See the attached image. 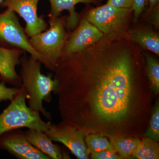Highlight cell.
Wrapping results in <instances>:
<instances>
[{"label":"cell","mask_w":159,"mask_h":159,"mask_svg":"<svg viewBox=\"0 0 159 159\" xmlns=\"http://www.w3.org/2000/svg\"><path fill=\"white\" fill-rule=\"evenodd\" d=\"M102 0H98V1H100V2H102Z\"/></svg>","instance_id":"4316f807"},{"label":"cell","mask_w":159,"mask_h":159,"mask_svg":"<svg viewBox=\"0 0 159 159\" xmlns=\"http://www.w3.org/2000/svg\"><path fill=\"white\" fill-rule=\"evenodd\" d=\"M41 65L34 57H27L24 54L20 58V76L29 108L51 119V115L44 108L43 102L51 101V93L55 92L57 82L51 74L47 76L42 73Z\"/></svg>","instance_id":"7a4b0ae2"},{"label":"cell","mask_w":159,"mask_h":159,"mask_svg":"<svg viewBox=\"0 0 159 159\" xmlns=\"http://www.w3.org/2000/svg\"><path fill=\"white\" fill-rule=\"evenodd\" d=\"M147 59V69L148 78L151 86L155 93L159 92V63L156 59L148 55Z\"/></svg>","instance_id":"ac0fdd59"},{"label":"cell","mask_w":159,"mask_h":159,"mask_svg":"<svg viewBox=\"0 0 159 159\" xmlns=\"http://www.w3.org/2000/svg\"><path fill=\"white\" fill-rule=\"evenodd\" d=\"M3 0H0V5H1L2 3V2Z\"/></svg>","instance_id":"484cf974"},{"label":"cell","mask_w":159,"mask_h":159,"mask_svg":"<svg viewBox=\"0 0 159 159\" xmlns=\"http://www.w3.org/2000/svg\"><path fill=\"white\" fill-rule=\"evenodd\" d=\"M24 133L30 143L51 159H61L63 157L60 149L52 142L44 133L40 130L29 129Z\"/></svg>","instance_id":"4fadbf2b"},{"label":"cell","mask_w":159,"mask_h":159,"mask_svg":"<svg viewBox=\"0 0 159 159\" xmlns=\"http://www.w3.org/2000/svg\"><path fill=\"white\" fill-rule=\"evenodd\" d=\"M140 140L134 138L111 137V143L121 158L127 159L132 156L134 151Z\"/></svg>","instance_id":"2e32d148"},{"label":"cell","mask_w":159,"mask_h":159,"mask_svg":"<svg viewBox=\"0 0 159 159\" xmlns=\"http://www.w3.org/2000/svg\"><path fill=\"white\" fill-rule=\"evenodd\" d=\"M159 0H145V7L148 6L147 13L148 14L157 6H159Z\"/></svg>","instance_id":"d4e9b609"},{"label":"cell","mask_w":159,"mask_h":159,"mask_svg":"<svg viewBox=\"0 0 159 159\" xmlns=\"http://www.w3.org/2000/svg\"><path fill=\"white\" fill-rule=\"evenodd\" d=\"M145 137L150 138L154 141L159 140V107L158 103L154 107L152 115L148 130L145 134Z\"/></svg>","instance_id":"d6986e66"},{"label":"cell","mask_w":159,"mask_h":159,"mask_svg":"<svg viewBox=\"0 0 159 159\" xmlns=\"http://www.w3.org/2000/svg\"><path fill=\"white\" fill-rule=\"evenodd\" d=\"M132 157L138 159H158L159 144L153 139L145 137L140 140Z\"/></svg>","instance_id":"9a60e30c"},{"label":"cell","mask_w":159,"mask_h":159,"mask_svg":"<svg viewBox=\"0 0 159 159\" xmlns=\"http://www.w3.org/2000/svg\"><path fill=\"white\" fill-rule=\"evenodd\" d=\"M85 140L87 148L92 154L104 150L116 151L106 138L99 135L92 134L87 136Z\"/></svg>","instance_id":"e0dca14e"},{"label":"cell","mask_w":159,"mask_h":159,"mask_svg":"<svg viewBox=\"0 0 159 159\" xmlns=\"http://www.w3.org/2000/svg\"><path fill=\"white\" fill-rule=\"evenodd\" d=\"M51 6L49 16L59 17L64 10H68L69 16L67 19V28L73 30L78 25L79 16L75 11V6L79 3L99 4L98 0H48Z\"/></svg>","instance_id":"7c38bea8"},{"label":"cell","mask_w":159,"mask_h":159,"mask_svg":"<svg viewBox=\"0 0 159 159\" xmlns=\"http://www.w3.org/2000/svg\"><path fill=\"white\" fill-rule=\"evenodd\" d=\"M44 133L51 141L65 145L77 158H89L90 152L86 146L83 131L64 122L57 125L51 123Z\"/></svg>","instance_id":"52a82bcc"},{"label":"cell","mask_w":159,"mask_h":159,"mask_svg":"<svg viewBox=\"0 0 159 159\" xmlns=\"http://www.w3.org/2000/svg\"><path fill=\"white\" fill-rule=\"evenodd\" d=\"M103 35L97 27L83 19L68 38L62 56L81 52L99 41Z\"/></svg>","instance_id":"30bf717a"},{"label":"cell","mask_w":159,"mask_h":159,"mask_svg":"<svg viewBox=\"0 0 159 159\" xmlns=\"http://www.w3.org/2000/svg\"><path fill=\"white\" fill-rule=\"evenodd\" d=\"M145 0H134L133 4L132 7L134 11V20L137 22L142 11L145 8Z\"/></svg>","instance_id":"44dd1931"},{"label":"cell","mask_w":159,"mask_h":159,"mask_svg":"<svg viewBox=\"0 0 159 159\" xmlns=\"http://www.w3.org/2000/svg\"><path fill=\"white\" fill-rule=\"evenodd\" d=\"M0 148L20 159H51L35 148L20 130L11 131L0 138Z\"/></svg>","instance_id":"9c48e42d"},{"label":"cell","mask_w":159,"mask_h":159,"mask_svg":"<svg viewBox=\"0 0 159 159\" xmlns=\"http://www.w3.org/2000/svg\"><path fill=\"white\" fill-rule=\"evenodd\" d=\"M132 8H118L106 4L91 9L85 19L111 39L120 40L128 22Z\"/></svg>","instance_id":"8992f818"},{"label":"cell","mask_w":159,"mask_h":159,"mask_svg":"<svg viewBox=\"0 0 159 159\" xmlns=\"http://www.w3.org/2000/svg\"><path fill=\"white\" fill-rule=\"evenodd\" d=\"M49 17L48 29L29 39L31 46L48 61L55 71L57 62L63 54L68 36L63 20L59 17Z\"/></svg>","instance_id":"277c9868"},{"label":"cell","mask_w":159,"mask_h":159,"mask_svg":"<svg viewBox=\"0 0 159 159\" xmlns=\"http://www.w3.org/2000/svg\"><path fill=\"white\" fill-rule=\"evenodd\" d=\"M148 14H150L149 16L150 23L153 24L156 27H158L159 25V6H157Z\"/></svg>","instance_id":"cb8c5ba5"},{"label":"cell","mask_w":159,"mask_h":159,"mask_svg":"<svg viewBox=\"0 0 159 159\" xmlns=\"http://www.w3.org/2000/svg\"><path fill=\"white\" fill-rule=\"evenodd\" d=\"M29 39L13 10L7 8L0 13V42L9 46L10 48L20 49L29 53L46 68L54 72L51 64L33 48Z\"/></svg>","instance_id":"5b68a950"},{"label":"cell","mask_w":159,"mask_h":159,"mask_svg":"<svg viewBox=\"0 0 159 159\" xmlns=\"http://www.w3.org/2000/svg\"><path fill=\"white\" fill-rule=\"evenodd\" d=\"M91 157L94 159H122L116 153V151L104 150L97 153L92 154Z\"/></svg>","instance_id":"7402d4cb"},{"label":"cell","mask_w":159,"mask_h":159,"mask_svg":"<svg viewBox=\"0 0 159 159\" xmlns=\"http://www.w3.org/2000/svg\"><path fill=\"white\" fill-rule=\"evenodd\" d=\"M27 95L22 86L8 107L0 114V138L11 131L21 128L37 129L43 132L48 130L51 122H46L26 104Z\"/></svg>","instance_id":"3957f363"},{"label":"cell","mask_w":159,"mask_h":159,"mask_svg":"<svg viewBox=\"0 0 159 159\" xmlns=\"http://www.w3.org/2000/svg\"><path fill=\"white\" fill-rule=\"evenodd\" d=\"M39 0H3L0 6L9 8L22 18L26 23L25 30L28 37L45 31L48 28L44 16L38 14Z\"/></svg>","instance_id":"ba28073f"},{"label":"cell","mask_w":159,"mask_h":159,"mask_svg":"<svg viewBox=\"0 0 159 159\" xmlns=\"http://www.w3.org/2000/svg\"><path fill=\"white\" fill-rule=\"evenodd\" d=\"M20 87L9 88L6 86V82L0 83V102L3 101H11L19 92Z\"/></svg>","instance_id":"ffe728a7"},{"label":"cell","mask_w":159,"mask_h":159,"mask_svg":"<svg viewBox=\"0 0 159 159\" xmlns=\"http://www.w3.org/2000/svg\"><path fill=\"white\" fill-rule=\"evenodd\" d=\"M25 52L18 49L0 46V79L2 81L21 87L20 77L16 71L20 65V58Z\"/></svg>","instance_id":"8fae6325"},{"label":"cell","mask_w":159,"mask_h":159,"mask_svg":"<svg viewBox=\"0 0 159 159\" xmlns=\"http://www.w3.org/2000/svg\"><path fill=\"white\" fill-rule=\"evenodd\" d=\"M131 39L138 43L142 49L159 55V36L152 29L139 28L129 31Z\"/></svg>","instance_id":"5bb4252c"},{"label":"cell","mask_w":159,"mask_h":159,"mask_svg":"<svg viewBox=\"0 0 159 159\" xmlns=\"http://www.w3.org/2000/svg\"><path fill=\"white\" fill-rule=\"evenodd\" d=\"M134 0H108L107 4L118 8H132Z\"/></svg>","instance_id":"603a6c76"},{"label":"cell","mask_w":159,"mask_h":159,"mask_svg":"<svg viewBox=\"0 0 159 159\" xmlns=\"http://www.w3.org/2000/svg\"><path fill=\"white\" fill-rule=\"evenodd\" d=\"M103 36L81 52L70 54L65 70L95 84L94 110L107 121L125 116L130 103L134 71L129 47Z\"/></svg>","instance_id":"6da1fadb"}]
</instances>
